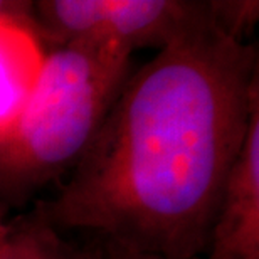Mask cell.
<instances>
[{"label":"cell","instance_id":"1","mask_svg":"<svg viewBox=\"0 0 259 259\" xmlns=\"http://www.w3.org/2000/svg\"><path fill=\"white\" fill-rule=\"evenodd\" d=\"M259 108L256 44L215 20L128 76L54 199L35 212L160 259H199Z\"/></svg>","mask_w":259,"mask_h":259},{"label":"cell","instance_id":"2","mask_svg":"<svg viewBox=\"0 0 259 259\" xmlns=\"http://www.w3.org/2000/svg\"><path fill=\"white\" fill-rule=\"evenodd\" d=\"M132 54L105 42L46 53L32 95L0 135V207H20L74 168L126 82Z\"/></svg>","mask_w":259,"mask_h":259},{"label":"cell","instance_id":"3","mask_svg":"<svg viewBox=\"0 0 259 259\" xmlns=\"http://www.w3.org/2000/svg\"><path fill=\"white\" fill-rule=\"evenodd\" d=\"M34 29L42 44L105 42L132 54L162 51L215 20L212 0H39Z\"/></svg>","mask_w":259,"mask_h":259},{"label":"cell","instance_id":"4","mask_svg":"<svg viewBox=\"0 0 259 259\" xmlns=\"http://www.w3.org/2000/svg\"><path fill=\"white\" fill-rule=\"evenodd\" d=\"M204 256L259 259V108L226 180Z\"/></svg>","mask_w":259,"mask_h":259},{"label":"cell","instance_id":"5","mask_svg":"<svg viewBox=\"0 0 259 259\" xmlns=\"http://www.w3.org/2000/svg\"><path fill=\"white\" fill-rule=\"evenodd\" d=\"M46 53L34 29L0 20V135L7 132L32 95Z\"/></svg>","mask_w":259,"mask_h":259},{"label":"cell","instance_id":"6","mask_svg":"<svg viewBox=\"0 0 259 259\" xmlns=\"http://www.w3.org/2000/svg\"><path fill=\"white\" fill-rule=\"evenodd\" d=\"M0 259H93V254L66 244L59 232L32 210L10 221V229L0 244Z\"/></svg>","mask_w":259,"mask_h":259},{"label":"cell","instance_id":"7","mask_svg":"<svg viewBox=\"0 0 259 259\" xmlns=\"http://www.w3.org/2000/svg\"><path fill=\"white\" fill-rule=\"evenodd\" d=\"M215 24L226 34L247 42V34L259 19L257 0H212Z\"/></svg>","mask_w":259,"mask_h":259},{"label":"cell","instance_id":"8","mask_svg":"<svg viewBox=\"0 0 259 259\" xmlns=\"http://www.w3.org/2000/svg\"><path fill=\"white\" fill-rule=\"evenodd\" d=\"M0 20H10L34 29L32 2L22 0H0Z\"/></svg>","mask_w":259,"mask_h":259},{"label":"cell","instance_id":"9","mask_svg":"<svg viewBox=\"0 0 259 259\" xmlns=\"http://www.w3.org/2000/svg\"><path fill=\"white\" fill-rule=\"evenodd\" d=\"M93 259H160V257L142 254V252H135V251H128V249H123V247L110 244V249L105 252L93 254Z\"/></svg>","mask_w":259,"mask_h":259},{"label":"cell","instance_id":"10","mask_svg":"<svg viewBox=\"0 0 259 259\" xmlns=\"http://www.w3.org/2000/svg\"><path fill=\"white\" fill-rule=\"evenodd\" d=\"M9 214H10V212L7 209L0 207V244L4 242L5 236H7V232L10 229V221H12V219H9Z\"/></svg>","mask_w":259,"mask_h":259}]
</instances>
